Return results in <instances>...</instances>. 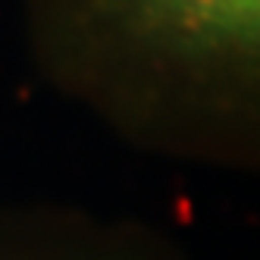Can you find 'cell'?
Returning a JSON list of instances; mask_svg holds the SVG:
<instances>
[{"mask_svg": "<svg viewBox=\"0 0 260 260\" xmlns=\"http://www.w3.org/2000/svg\"><path fill=\"white\" fill-rule=\"evenodd\" d=\"M0 260H191L182 241L138 216L76 204H0Z\"/></svg>", "mask_w": 260, "mask_h": 260, "instance_id": "cell-2", "label": "cell"}, {"mask_svg": "<svg viewBox=\"0 0 260 260\" xmlns=\"http://www.w3.org/2000/svg\"><path fill=\"white\" fill-rule=\"evenodd\" d=\"M38 79L147 157L260 166V0H22Z\"/></svg>", "mask_w": 260, "mask_h": 260, "instance_id": "cell-1", "label": "cell"}]
</instances>
